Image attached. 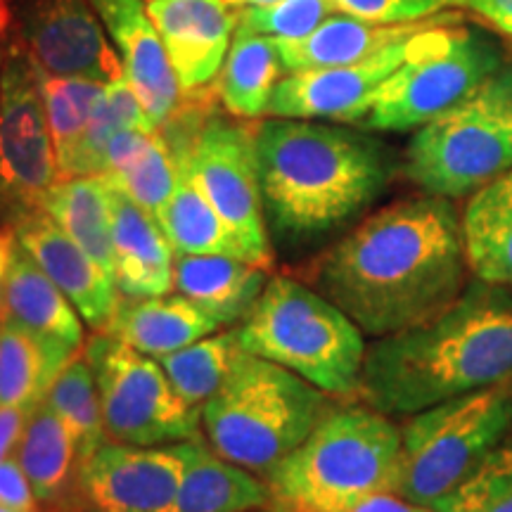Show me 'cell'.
<instances>
[{
    "label": "cell",
    "mask_w": 512,
    "mask_h": 512,
    "mask_svg": "<svg viewBox=\"0 0 512 512\" xmlns=\"http://www.w3.org/2000/svg\"><path fill=\"white\" fill-rule=\"evenodd\" d=\"M304 278L366 337L430 323L472 280L456 204L427 192L387 204L325 249Z\"/></svg>",
    "instance_id": "obj_1"
},
{
    "label": "cell",
    "mask_w": 512,
    "mask_h": 512,
    "mask_svg": "<svg viewBox=\"0 0 512 512\" xmlns=\"http://www.w3.org/2000/svg\"><path fill=\"white\" fill-rule=\"evenodd\" d=\"M512 382V287L472 278L418 328L373 339L358 399L389 418Z\"/></svg>",
    "instance_id": "obj_2"
},
{
    "label": "cell",
    "mask_w": 512,
    "mask_h": 512,
    "mask_svg": "<svg viewBox=\"0 0 512 512\" xmlns=\"http://www.w3.org/2000/svg\"><path fill=\"white\" fill-rule=\"evenodd\" d=\"M256 162L268 233L292 247L354 223L396 169L392 150L366 131L278 117L256 124Z\"/></svg>",
    "instance_id": "obj_3"
},
{
    "label": "cell",
    "mask_w": 512,
    "mask_h": 512,
    "mask_svg": "<svg viewBox=\"0 0 512 512\" xmlns=\"http://www.w3.org/2000/svg\"><path fill=\"white\" fill-rule=\"evenodd\" d=\"M332 399L292 370L240 349L226 382L202 406V430L221 458L266 479L335 408Z\"/></svg>",
    "instance_id": "obj_4"
},
{
    "label": "cell",
    "mask_w": 512,
    "mask_h": 512,
    "mask_svg": "<svg viewBox=\"0 0 512 512\" xmlns=\"http://www.w3.org/2000/svg\"><path fill=\"white\" fill-rule=\"evenodd\" d=\"M401 427L368 403L335 406L266 477L273 501L297 512H344L363 496L394 491Z\"/></svg>",
    "instance_id": "obj_5"
},
{
    "label": "cell",
    "mask_w": 512,
    "mask_h": 512,
    "mask_svg": "<svg viewBox=\"0 0 512 512\" xmlns=\"http://www.w3.org/2000/svg\"><path fill=\"white\" fill-rule=\"evenodd\" d=\"M235 332L249 354L292 370L335 399H358L366 335L309 283L273 275Z\"/></svg>",
    "instance_id": "obj_6"
},
{
    "label": "cell",
    "mask_w": 512,
    "mask_h": 512,
    "mask_svg": "<svg viewBox=\"0 0 512 512\" xmlns=\"http://www.w3.org/2000/svg\"><path fill=\"white\" fill-rule=\"evenodd\" d=\"M174 162L192 176L197 188L219 211L245 249L249 264L273 271V240L261 200L256 126L195 102L159 128Z\"/></svg>",
    "instance_id": "obj_7"
},
{
    "label": "cell",
    "mask_w": 512,
    "mask_h": 512,
    "mask_svg": "<svg viewBox=\"0 0 512 512\" xmlns=\"http://www.w3.org/2000/svg\"><path fill=\"white\" fill-rule=\"evenodd\" d=\"M512 169V64H503L463 102L415 131L408 181L427 195H472Z\"/></svg>",
    "instance_id": "obj_8"
},
{
    "label": "cell",
    "mask_w": 512,
    "mask_h": 512,
    "mask_svg": "<svg viewBox=\"0 0 512 512\" xmlns=\"http://www.w3.org/2000/svg\"><path fill=\"white\" fill-rule=\"evenodd\" d=\"M503 50L463 17L415 34L406 60L377 88L361 126L366 131H418L463 102L503 67Z\"/></svg>",
    "instance_id": "obj_9"
},
{
    "label": "cell",
    "mask_w": 512,
    "mask_h": 512,
    "mask_svg": "<svg viewBox=\"0 0 512 512\" xmlns=\"http://www.w3.org/2000/svg\"><path fill=\"white\" fill-rule=\"evenodd\" d=\"M512 434V382L437 403L401 425L396 494L434 508Z\"/></svg>",
    "instance_id": "obj_10"
},
{
    "label": "cell",
    "mask_w": 512,
    "mask_h": 512,
    "mask_svg": "<svg viewBox=\"0 0 512 512\" xmlns=\"http://www.w3.org/2000/svg\"><path fill=\"white\" fill-rule=\"evenodd\" d=\"M83 351L98 384L107 439L133 446L200 439L202 408L176 392L157 358L140 354L110 332H95Z\"/></svg>",
    "instance_id": "obj_11"
},
{
    "label": "cell",
    "mask_w": 512,
    "mask_h": 512,
    "mask_svg": "<svg viewBox=\"0 0 512 512\" xmlns=\"http://www.w3.org/2000/svg\"><path fill=\"white\" fill-rule=\"evenodd\" d=\"M60 178L36 64L22 41H12L0 76V226L41 209Z\"/></svg>",
    "instance_id": "obj_12"
},
{
    "label": "cell",
    "mask_w": 512,
    "mask_h": 512,
    "mask_svg": "<svg viewBox=\"0 0 512 512\" xmlns=\"http://www.w3.org/2000/svg\"><path fill=\"white\" fill-rule=\"evenodd\" d=\"M188 441L133 446L102 441L79 472V512H171Z\"/></svg>",
    "instance_id": "obj_13"
},
{
    "label": "cell",
    "mask_w": 512,
    "mask_h": 512,
    "mask_svg": "<svg viewBox=\"0 0 512 512\" xmlns=\"http://www.w3.org/2000/svg\"><path fill=\"white\" fill-rule=\"evenodd\" d=\"M22 46L41 72L110 86L124 79L117 48L91 0H17Z\"/></svg>",
    "instance_id": "obj_14"
},
{
    "label": "cell",
    "mask_w": 512,
    "mask_h": 512,
    "mask_svg": "<svg viewBox=\"0 0 512 512\" xmlns=\"http://www.w3.org/2000/svg\"><path fill=\"white\" fill-rule=\"evenodd\" d=\"M408 41L339 67L287 72L268 102V117L361 124L370 112L377 88L406 60Z\"/></svg>",
    "instance_id": "obj_15"
},
{
    "label": "cell",
    "mask_w": 512,
    "mask_h": 512,
    "mask_svg": "<svg viewBox=\"0 0 512 512\" xmlns=\"http://www.w3.org/2000/svg\"><path fill=\"white\" fill-rule=\"evenodd\" d=\"M114 48L124 79L133 88L147 119L159 131L183 105V88L174 64L143 0H91Z\"/></svg>",
    "instance_id": "obj_16"
},
{
    "label": "cell",
    "mask_w": 512,
    "mask_h": 512,
    "mask_svg": "<svg viewBox=\"0 0 512 512\" xmlns=\"http://www.w3.org/2000/svg\"><path fill=\"white\" fill-rule=\"evenodd\" d=\"M183 93L207 88L221 72L238 17L230 0H145Z\"/></svg>",
    "instance_id": "obj_17"
},
{
    "label": "cell",
    "mask_w": 512,
    "mask_h": 512,
    "mask_svg": "<svg viewBox=\"0 0 512 512\" xmlns=\"http://www.w3.org/2000/svg\"><path fill=\"white\" fill-rule=\"evenodd\" d=\"M15 238L81 313L93 332H105L121 292L95 261L53 221L46 209L29 211L10 226Z\"/></svg>",
    "instance_id": "obj_18"
},
{
    "label": "cell",
    "mask_w": 512,
    "mask_h": 512,
    "mask_svg": "<svg viewBox=\"0 0 512 512\" xmlns=\"http://www.w3.org/2000/svg\"><path fill=\"white\" fill-rule=\"evenodd\" d=\"M107 181V178H105ZM114 283L121 297H162L174 290L176 252L159 226L157 216L140 207L112 181Z\"/></svg>",
    "instance_id": "obj_19"
},
{
    "label": "cell",
    "mask_w": 512,
    "mask_h": 512,
    "mask_svg": "<svg viewBox=\"0 0 512 512\" xmlns=\"http://www.w3.org/2000/svg\"><path fill=\"white\" fill-rule=\"evenodd\" d=\"M456 17L460 15L441 12V15L418 19V22L377 24L339 12V15H330L316 31L299 41H278L280 60H283L285 72L354 64Z\"/></svg>",
    "instance_id": "obj_20"
},
{
    "label": "cell",
    "mask_w": 512,
    "mask_h": 512,
    "mask_svg": "<svg viewBox=\"0 0 512 512\" xmlns=\"http://www.w3.org/2000/svg\"><path fill=\"white\" fill-rule=\"evenodd\" d=\"M15 458L46 512H79L81 453L60 415L41 401L27 415Z\"/></svg>",
    "instance_id": "obj_21"
},
{
    "label": "cell",
    "mask_w": 512,
    "mask_h": 512,
    "mask_svg": "<svg viewBox=\"0 0 512 512\" xmlns=\"http://www.w3.org/2000/svg\"><path fill=\"white\" fill-rule=\"evenodd\" d=\"M221 323L183 294L121 297L107 325L110 332L140 354L159 358L219 332Z\"/></svg>",
    "instance_id": "obj_22"
},
{
    "label": "cell",
    "mask_w": 512,
    "mask_h": 512,
    "mask_svg": "<svg viewBox=\"0 0 512 512\" xmlns=\"http://www.w3.org/2000/svg\"><path fill=\"white\" fill-rule=\"evenodd\" d=\"M271 271L235 256L176 254L174 290L221 325L242 323L266 290Z\"/></svg>",
    "instance_id": "obj_23"
},
{
    "label": "cell",
    "mask_w": 512,
    "mask_h": 512,
    "mask_svg": "<svg viewBox=\"0 0 512 512\" xmlns=\"http://www.w3.org/2000/svg\"><path fill=\"white\" fill-rule=\"evenodd\" d=\"M0 318L72 349H83L86 344L81 313L19 242H15L5 278Z\"/></svg>",
    "instance_id": "obj_24"
},
{
    "label": "cell",
    "mask_w": 512,
    "mask_h": 512,
    "mask_svg": "<svg viewBox=\"0 0 512 512\" xmlns=\"http://www.w3.org/2000/svg\"><path fill=\"white\" fill-rule=\"evenodd\" d=\"M266 479L221 458L202 439L188 441V460L171 512H254L271 508Z\"/></svg>",
    "instance_id": "obj_25"
},
{
    "label": "cell",
    "mask_w": 512,
    "mask_h": 512,
    "mask_svg": "<svg viewBox=\"0 0 512 512\" xmlns=\"http://www.w3.org/2000/svg\"><path fill=\"white\" fill-rule=\"evenodd\" d=\"M460 226L472 278L512 287V169L472 192Z\"/></svg>",
    "instance_id": "obj_26"
},
{
    "label": "cell",
    "mask_w": 512,
    "mask_h": 512,
    "mask_svg": "<svg viewBox=\"0 0 512 512\" xmlns=\"http://www.w3.org/2000/svg\"><path fill=\"white\" fill-rule=\"evenodd\" d=\"M76 351L0 318V406L34 411Z\"/></svg>",
    "instance_id": "obj_27"
},
{
    "label": "cell",
    "mask_w": 512,
    "mask_h": 512,
    "mask_svg": "<svg viewBox=\"0 0 512 512\" xmlns=\"http://www.w3.org/2000/svg\"><path fill=\"white\" fill-rule=\"evenodd\" d=\"M102 176L155 216L171 200L178 183L174 155L162 133L140 128L121 131L112 138Z\"/></svg>",
    "instance_id": "obj_28"
},
{
    "label": "cell",
    "mask_w": 512,
    "mask_h": 512,
    "mask_svg": "<svg viewBox=\"0 0 512 512\" xmlns=\"http://www.w3.org/2000/svg\"><path fill=\"white\" fill-rule=\"evenodd\" d=\"M41 209H46L64 233L91 259L114 278L112 197L105 176L60 178L48 190Z\"/></svg>",
    "instance_id": "obj_29"
},
{
    "label": "cell",
    "mask_w": 512,
    "mask_h": 512,
    "mask_svg": "<svg viewBox=\"0 0 512 512\" xmlns=\"http://www.w3.org/2000/svg\"><path fill=\"white\" fill-rule=\"evenodd\" d=\"M283 72L278 41L238 27L219 72L216 91L228 114L259 119L268 112V102Z\"/></svg>",
    "instance_id": "obj_30"
},
{
    "label": "cell",
    "mask_w": 512,
    "mask_h": 512,
    "mask_svg": "<svg viewBox=\"0 0 512 512\" xmlns=\"http://www.w3.org/2000/svg\"><path fill=\"white\" fill-rule=\"evenodd\" d=\"M178 183L171 200L157 214L159 226L169 238L176 254H216L235 256L247 261L245 249L235 240L233 230L221 219L219 211L211 207L204 192L183 166H178Z\"/></svg>",
    "instance_id": "obj_31"
},
{
    "label": "cell",
    "mask_w": 512,
    "mask_h": 512,
    "mask_svg": "<svg viewBox=\"0 0 512 512\" xmlns=\"http://www.w3.org/2000/svg\"><path fill=\"white\" fill-rule=\"evenodd\" d=\"M131 128L155 131L145 110L140 107L133 88L128 86L126 79H121L105 86V91H102L98 105H95L91 119H88L86 131H83L62 178L102 176V171H105L107 145L112 143V138L117 133L131 131Z\"/></svg>",
    "instance_id": "obj_32"
},
{
    "label": "cell",
    "mask_w": 512,
    "mask_h": 512,
    "mask_svg": "<svg viewBox=\"0 0 512 512\" xmlns=\"http://www.w3.org/2000/svg\"><path fill=\"white\" fill-rule=\"evenodd\" d=\"M240 349V339L235 330L214 332V335L197 339L188 347L159 356L157 361L176 392L192 406L202 408L226 382Z\"/></svg>",
    "instance_id": "obj_33"
},
{
    "label": "cell",
    "mask_w": 512,
    "mask_h": 512,
    "mask_svg": "<svg viewBox=\"0 0 512 512\" xmlns=\"http://www.w3.org/2000/svg\"><path fill=\"white\" fill-rule=\"evenodd\" d=\"M46 403L60 415L69 432L74 434L76 446L83 460L93 456V451L102 441H107L105 422H102V408L98 396V384L86 351H76L69 363L60 370L55 382L50 384Z\"/></svg>",
    "instance_id": "obj_34"
},
{
    "label": "cell",
    "mask_w": 512,
    "mask_h": 512,
    "mask_svg": "<svg viewBox=\"0 0 512 512\" xmlns=\"http://www.w3.org/2000/svg\"><path fill=\"white\" fill-rule=\"evenodd\" d=\"M38 86H41L43 110H46L50 136H53L60 176L67 169L76 145L86 131L88 119L98 105L105 83L72 79V76H53L36 67Z\"/></svg>",
    "instance_id": "obj_35"
},
{
    "label": "cell",
    "mask_w": 512,
    "mask_h": 512,
    "mask_svg": "<svg viewBox=\"0 0 512 512\" xmlns=\"http://www.w3.org/2000/svg\"><path fill=\"white\" fill-rule=\"evenodd\" d=\"M439 512H512V434L486 456L463 484L434 505Z\"/></svg>",
    "instance_id": "obj_36"
},
{
    "label": "cell",
    "mask_w": 512,
    "mask_h": 512,
    "mask_svg": "<svg viewBox=\"0 0 512 512\" xmlns=\"http://www.w3.org/2000/svg\"><path fill=\"white\" fill-rule=\"evenodd\" d=\"M335 10L332 0H280L273 5L245 8L238 17V27L271 36L275 41H299L335 15Z\"/></svg>",
    "instance_id": "obj_37"
},
{
    "label": "cell",
    "mask_w": 512,
    "mask_h": 512,
    "mask_svg": "<svg viewBox=\"0 0 512 512\" xmlns=\"http://www.w3.org/2000/svg\"><path fill=\"white\" fill-rule=\"evenodd\" d=\"M344 15L368 19L377 24H406L441 15L451 5L463 0H332Z\"/></svg>",
    "instance_id": "obj_38"
},
{
    "label": "cell",
    "mask_w": 512,
    "mask_h": 512,
    "mask_svg": "<svg viewBox=\"0 0 512 512\" xmlns=\"http://www.w3.org/2000/svg\"><path fill=\"white\" fill-rule=\"evenodd\" d=\"M0 505L15 510H43L34 489H31L27 472L22 470L15 456L0 463Z\"/></svg>",
    "instance_id": "obj_39"
},
{
    "label": "cell",
    "mask_w": 512,
    "mask_h": 512,
    "mask_svg": "<svg viewBox=\"0 0 512 512\" xmlns=\"http://www.w3.org/2000/svg\"><path fill=\"white\" fill-rule=\"evenodd\" d=\"M344 512H439V510L408 501V498L399 496L396 491H377V494L363 496L361 501L349 505Z\"/></svg>",
    "instance_id": "obj_40"
},
{
    "label": "cell",
    "mask_w": 512,
    "mask_h": 512,
    "mask_svg": "<svg viewBox=\"0 0 512 512\" xmlns=\"http://www.w3.org/2000/svg\"><path fill=\"white\" fill-rule=\"evenodd\" d=\"M27 415V411L17 406H0V463L15 456Z\"/></svg>",
    "instance_id": "obj_41"
},
{
    "label": "cell",
    "mask_w": 512,
    "mask_h": 512,
    "mask_svg": "<svg viewBox=\"0 0 512 512\" xmlns=\"http://www.w3.org/2000/svg\"><path fill=\"white\" fill-rule=\"evenodd\" d=\"M460 5L475 10L479 17L494 24L501 34L512 38V0H463Z\"/></svg>",
    "instance_id": "obj_42"
},
{
    "label": "cell",
    "mask_w": 512,
    "mask_h": 512,
    "mask_svg": "<svg viewBox=\"0 0 512 512\" xmlns=\"http://www.w3.org/2000/svg\"><path fill=\"white\" fill-rule=\"evenodd\" d=\"M15 230L10 226H0V313H3V292L5 278H8L12 252H15Z\"/></svg>",
    "instance_id": "obj_43"
},
{
    "label": "cell",
    "mask_w": 512,
    "mask_h": 512,
    "mask_svg": "<svg viewBox=\"0 0 512 512\" xmlns=\"http://www.w3.org/2000/svg\"><path fill=\"white\" fill-rule=\"evenodd\" d=\"M12 22V0H0V43H3Z\"/></svg>",
    "instance_id": "obj_44"
},
{
    "label": "cell",
    "mask_w": 512,
    "mask_h": 512,
    "mask_svg": "<svg viewBox=\"0 0 512 512\" xmlns=\"http://www.w3.org/2000/svg\"><path fill=\"white\" fill-rule=\"evenodd\" d=\"M233 5H247V8H256V5H273L280 0H230Z\"/></svg>",
    "instance_id": "obj_45"
},
{
    "label": "cell",
    "mask_w": 512,
    "mask_h": 512,
    "mask_svg": "<svg viewBox=\"0 0 512 512\" xmlns=\"http://www.w3.org/2000/svg\"><path fill=\"white\" fill-rule=\"evenodd\" d=\"M3 64H5V43H0V76H3Z\"/></svg>",
    "instance_id": "obj_46"
},
{
    "label": "cell",
    "mask_w": 512,
    "mask_h": 512,
    "mask_svg": "<svg viewBox=\"0 0 512 512\" xmlns=\"http://www.w3.org/2000/svg\"><path fill=\"white\" fill-rule=\"evenodd\" d=\"M0 512H46V510H15V508H5V505H0Z\"/></svg>",
    "instance_id": "obj_47"
},
{
    "label": "cell",
    "mask_w": 512,
    "mask_h": 512,
    "mask_svg": "<svg viewBox=\"0 0 512 512\" xmlns=\"http://www.w3.org/2000/svg\"><path fill=\"white\" fill-rule=\"evenodd\" d=\"M271 510H273V512H292V510H287L285 505H280V503H275V501L271 503Z\"/></svg>",
    "instance_id": "obj_48"
},
{
    "label": "cell",
    "mask_w": 512,
    "mask_h": 512,
    "mask_svg": "<svg viewBox=\"0 0 512 512\" xmlns=\"http://www.w3.org/2000/svg\"><path fill=\"white\" fill-rule=\"evenodd\" d=\"M254 512H273L271 508H266V510H254Z\"/></svg>",
    "instance_id": "obj_49"
},
{
    "label": "cell",
    "mask_w": 512,
    "mask_h": 512,
    "mask_svg": "<svg viewBox=\"0 0 512 512\" xmlns=\"http://www.w3.org/2000/svg\"><path fill=\"white\" fill-rule=\"evenodd\" d=\"M287 510H290V508H287ZM292 512H297V510H292Z\"/></svg>",
    "instance_id": "obj_50"
}]
</instances>
